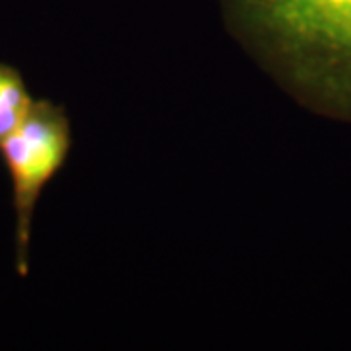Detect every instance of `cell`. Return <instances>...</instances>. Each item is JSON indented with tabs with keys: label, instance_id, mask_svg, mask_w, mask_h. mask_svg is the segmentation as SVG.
I'll use <instances>...</instances> for the list:
<instances>
[{
	"label": "cell",
	"instance_id": "7a4b0ae2",
	"mask_svg": "<svg viewBox=\"0 0 351 351\" xmlns=\"http://www.w3.org/2000/svg\"><path fill=\"white\" fill-rule=\"evenodd\" d=\"M73 151V123L57 101L36 100L24 123L0 143V160L10 180L14 258L20 277L29 276L34 215L45 188L61 174Z\"/></svg>",
	"mask_w": 351,
	"mask_h": 351
},
{
	"label": "cell",
	"instance_id": "6da1fadb",
	"mask_svg": "<svg viewBox=\"0 0 351 351\" xmlns=\"http://www.w3.org/2000/svg\"><path fill=\"white\" fill-rule=\"evenodd\" d=\"M230 34L295 100L351 123V0H221Z\"/></svg>",
	"mask_w": 351,
	"mask_h": 351
},
{
	"label": "cell",
	"instance_id": "3957f363",
	"mask_svg": "<svg viewBox=\"0 0 351 351\" xmlns=\"http://www.w3.org/2000/svg\"><path fill=\"white\" fill-rule=\"evenodd\" d=\"M34 104L20 69L0 61V143L24 123Z\"/></svg>",
	"mask_w": 351,
	"mask_h": 351
}]
</instances>
